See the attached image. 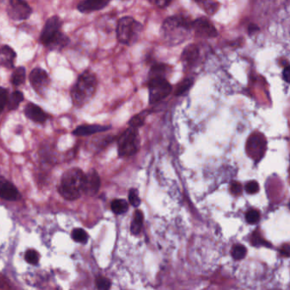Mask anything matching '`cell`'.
<instances>
[{"label":"cell","mask_w":290,"mask_h":290,"mask_svg":"<svg viewBox=\"0 0 290 290\" xmlns=\"http://www.w3.org/2000/svg\"><path fill=\"white\" fill-rule=\"evenodd\" d=\"M143 220H144V216L140 210H136L134 213V218L131 222V226H130V231H131L132 234L138 235L139 234L143 226Z\"/></svg>","instance_id":"44dd1931"},{"label":"cell","mask_w":290,"mask_h":290,"mask_svg":"<svg viewBox=\"0 0 290 290\" xmlns=\"http://www.w3.org/2000/svg\"><path fill=\"white\" fill-rule=\"evenodd\" d=\"M199 58V50L195 45H190L186 48L182 54V61L187 65H193Z\"/></svg>","instance_id":"d6986e66"},{"label":"cell","mask_w":290,"mask_h":290,"mask_svg":"<svg viewBox=\"0 0 290 290\" xmlns=\"http://www.w3.org/2000/svg\"><path fill=\"white\" fill-rule=\"evenodd\" d=\"M231 254L234 260H242L247 254V249L245 246L242 245V244H235L232 247Z\"/></svg>","instance_id":"d4e9b609"},{"label":"cell","mask_w":290,"mask_h":290,"mask_svg":"<svg viewBox=\"0 0 290 290\" xmlns=\"http://www.w3.org/2000/svg\"><path fill=\"white\" fill-rule=\"evenodd\" d=\"M19 191L17 187L6 177L0 176V198L9 201H15L20 199Z\"/></svg>","instance_id":"7c38bea8"},{"label":"cell","mask_w":290,"mask_h":290,"mask_svg":"<svg viewBox=\"0 0 290 290\" xmlns=\"http://www.w3.org/2000/svg\"><path fill=\"white\" fill-rule=\"evenodd\" d=\"M101 187V179L97 171L90 170L85 174L84 183V193L89 196H94Z\"/></svg>","instance_id":"30bf717a"},{"label":"cell","mask_w":290,"mask_h":290,"mask_svg":"<svg viewBox=\"0 0 290 290\" xmlns=\"http://www.w3.org/2000/svg\"><path fill=\"white\" fill-rule=\"evenodd\" d=\"M266 141L262 134L255 133L248 138L246 144V151L253 160H260L265 154Z\"/></svg>","instance_id":"52a82bcc"},{"label":"cell","mask_w":290,"mask_h":290,"mask_svg":"<svg viewBox=\"0 0 290 290\" xmlns=\"http://www.w3.org/2000/svg\"><path fill=\"white\" fill-rule=\"evenodd\" d=\"M139 145V133L137 128L130 127L118 138V155L122 157L131 156L138 151Z\"/></svg>","instance_id":"5b68a950"},{"label":"cell","mask_w":290,"mask_h":290,"mask_svg":"<svg viewBox=\"0 0 290 290\" xmlns=\"http://www.w3.org/2000/svg\"><path fill=\"white\" fill-rule=\"evenodd\" d=\"M282 77H283V79H284L286 83H289V78H290V69L289 67H286L283 70V72H282Z\"/></svg>","instance_id":"f35d334b"},{"label":"cell","mask_w":290,"mask_h":290,"mask_svg":"<svg viewBox=\"0 0 290 290\" xmlns=\"http://www.w3.org/2000/svg\"><path fill=\"white\" fill-rule=\"evenodd\" d=\"M242 191H243V188L239 182H233L231 184V192H232V194L240 195L242 193Z\"/></svg>","instance_id":"d590c367"},{"label":"cell","mask_w":290,"mask_h":290,"mask_svg":"<svg viewBox=\"0 0 290 290\" xmlns=\"http://www.w3.org/2000/svg\"><path fill=\"white\" fill-rule=\"evenodd\" d=\"M8 100V91L7 89L0 87V115L3 112L4 109L7 105Z\"/></svg>","instance_id":"1f68e13d"},{"label":"cell","mask_w":290,"mask_h":290,"mask_svg":"<svg viewBox=\"0 0 290 290\" xmlns=\"http://www.w3.org/2000/svg\"><path fill=\"white\" fill-rule=\"evenodd\" d=\"M251 243L254 246L259 247V246H265V247H271V243H268L262 237L260 236L259 232H255L251 236Z\"/></svg>","instance_id":"484cf974"},{"label":"cell","mask_w":290,"mask_h":290,"mask_svg":"<svg viewBox=\"0 0 290 290\" xmlns=\"http://www.w3.org/2000/svg\"><path fill=\"white\" fill-rule=\"evenodd\" d=\"M98 290H110L111 282L109 279L104 276H99L95 281Z\"/></svg>","instance_id":"f546056e"},{"label":"cell","mask_w":290,"mask_h":290,"mask_svg":"<svg viewBox=\"0 0 290 290\" xmlns=\"http://www.w3.org/2000/svg\"><path fill=\"white\" fill-rule=\"evenodd\" d=\"M204 9L208 14H213L217 10V5L213 1H204Z\"/></svg>","instance_id":"e575fe53"},{"label":"cell","mask_w":290,"mask_h":290,"mask_svg":"<svg viewBox=\"0 0 290 290\" xmlns=\"http://www.w3.org/2000/svg\"><path fill=\"white\" fill-rule=\"evenodd\" d=\"M141 30L142 26L137 21L131 17H123L117 24V39L123 45H133L140 36Z\"/></svg>","instance_id":"277c9868"},{"label":"cell","mask_w":290,"mask_h":290,"mask_svg":"<svg viewBox=\"0 0 290 290\" xmlns=\"http://www.w3.org/2000/svg\"><path fill=\"white\" fill-rule=\"evenodd\" d=\"M69 43V39L66 35L59 32L52 39L48 41L45 46L51 50H61L66 47Z\"/></svg>","instance_id":"e0dca14e"},{"label":"cell","mask_w":290,"mask_h":290,"mask_svg":"<svg viewBox=\"0 0 290 290\" xmlns=\"http://www.w3.org/2000/svg\"><path fill=\"white\" fill-rule=\"evenodd\" d=\"M144 120H145L144 117H142L140 115H137V116L132 117L131 120L128 122V124L130 125V127L138 128L144 124Z\"/></svg>","instance_id":"d6a6232c"},{"label":"cell","mask_w":290,"mask_h":290,"mask_svg":"<svg viewBox=\"0 0 290 290\" xmlns=\"http://www.w3.org/2000/svg\"><path fill=\"white\" fill-rule=\"evenodd\" d=\"M290 247L287 243L282 246V248L280 249V253L285 257L289 256Z\"/></svg>","instance_id":"8d00e7d4"},{"label":"cell","mask_w":290,"mask_h":290,"mask_svg":"<svg viewBox=\"0 0 290 290\" xmlns=\"http://www.w3.org/2000/svg\"><path fill=\"white\" fill-rule=\"evenodd\" d=\"M32 14V9L25 0H10L8 15L16 21L28 19Z\"/></svg>","instance_id":"9c48e42d"},{"label":"cell","mask_w":290,"mask_h":290,"mask_svg":"<svg viewBox=\"0 0 290 290\" xmlns=\"http://www.w3.org/2000/svg\"><path fill=\"white\" fill-rule=\"evenodd\" d=\"M192 28L199 36L204 38H215L217 36V30L209 20L200 18L193 23Z\"/></svg>","instance_id":"4fadbf2b"},{"label":"cell","mask_w":290,"mask_h":290,"mask_svg":"<svg viewBox=\"0 0 290 290\" xmlns=\"http://www.w3.org/2000/svg\"><path fill=\"white\" fill-rule=\"evenodd\" d=\"M24 113L28 119L31 120L36 123H44L48 120L47 114L43 111L42 109L37 105H34L33 103H29L26 105Z\"/></svg>","instance_id":"5bb4252c"},{"label":"cell","mask_w":290,"mask_h":290,"mask_svg":"<svg viewBox=\"0 0 290 290\" xmlns=\"http://www.w3.org/2000/svg\"><path fill=\"white\" fill-rule=\"evenodd\" d=\"M25 259L28 263H30L32 265H36L39 260V253L34 249H29L26 252Z\"/></svg>","instance_id":"f1b7e54d"},{"label":"cell","mask_w":290,"mask_h":290,"mask_svg":"<svg viewBox=\"0 0 290 290\" xmlns=\"http://www.w3.org/2000/svg\"><path fill=\"white\" fill-rule=\"evenodd\" d=\"M111 209L116 215H122L128 210V202L125 199H114L111 203Z\"/></svg>","instance_id":"7402d4cb"},{"label":"cell","mask_w":290,"mask_h":290,"mask_svg":"<svg viewBox=\"0 0 290 290\" xmlns=\"http://www.w3.org/2000/svg\"><path fill=\"white\" fill-rule=\"evenodd\" d=\"M85 174L79 168L70 169L62 175L59 184V193L67 200H75L84 193Z\"/></svg>","instance_id":"6da1fadb"},{"label":"cell","mask_w":290,"mask_h":290,"mask_svg":"<svg viewBox=\"0 0 290 290\" xmlns=\"http://www.w3.org/2000/svg\"><path fill=\"white\" fill-rule=\"evenodd\" d=\"M16 59V53L12 48L5 45L0 48V63L8 68L14 67V61Z\"/></svg>","instance_id":"ac0fdd59"},{"label":"cell","mask_w":290,"mask_h":290,"mask_svg":"<svg viewBox=\"0 0 290 290\" xmlns=\"http://www.w3.org/2000/svg\"><path fill=\"white\" fill-rule=\"evenodd\" d=\"M149 102L151 105L161 101L169 96L172 91L170 83L163 77H154L148 83Z\"/></svg>","instance_id":"8992f818"},{"label":"cell","mask_w":290,"mask_h":290,"mask_svg":"<svg viewBox=\"0 0 290 290\" xmlns=\"http://www.w3.org/2000/svg\"><path fill=\"white\" fill-rule=\"evenodd\" d=\"M24 100V96L22 92L15 91L11 94V96L8 97L7 100V107L9 111H14L17 110L19 106L20 103L23 102Z\"/></svg>","instance_id":"ffe728a7"},{"label":"cell","mask_w":290,"mask_h":290,"mask_svg":"<svg viewBox=\"0 0 290 290\" xmlns=\"http://www.w3.org/2000/svg\"><path fill=\"white\" fill-rule=\"evenodd\" d=\"M96 87L97 80L94 73L89 71L82 73L71 91L73 105L80 108L86 105L94 96Z\"/></svg>","instance_id":"7a4b0ae2"},{"label":"cell","mask_w":290,"mask_h":290,"mask_svg":"<svg viewBox=\"0 0 290 290\" xmlns=\"http://www.w3.org/2000/svg\"><path fill=\"white\" fill-rule=\"evenodd\" d=\"M72 238L73 240L80 243H86L89 239V236L84 229L82 228H75L72 232Z\"/></svg>","instance_id":"cb8c5ba5"},{"label":"cell","mask_w":290,"mask_h":290,"mask_svg":"<svg viewBox=\"0 0 290 290\" xmlns=\"http://www.w3.org/2000/svg\"><path fill=\"white\" fill-rule=\"evenodd\" d=\"M172 0H155V4L159 7H161V8H164V7H166V6H169L171 4Z\"/></svg>","instance_id":"74e56055"},{"label":"cell","mask_w":290,"mask_h":290,"mask_svg":"<svg viewBox=\"0 0 290 290\" xmlns=\"http://www.w3.org/2000/svg\"><path fill=\"white\" fill-rule=\"evenodd\" d=\"M111 0H84L78 6V11L83 13L100 11L105 8Z\"/></svg>","instance_id":"9a60e30c"},{"label":"cell","mask_w":290,"mask_h":290,"mask_svg":"<svg viewBox=\"0 0 290 290\" xmlns=\"http://www.w3.org/2000/svg\"><path fill=\"white\" fill-rule=\"evenodd\" d=\"M29 80L33 89L41 96L47 91L51 83L47 72L41 68H35L33 70L29 76Z\"/></svg>","instance_id":"ba28073f"},{"label":"cell","mask_w":290,"mask_h":290,"mask_svg":"<svg viewBox=\"0 0 290 290\" xmlns=\"http://www.w3.org/2000/svg\"><path fill=\"white\" fill-rule=\"evenodd\" d=\"M110 127H105L101 125H83L77 127L73 131V134L76 136H89L95 133H101L108 130Z\"/></svg>","instance_id":"2e32d148"},{"label":"cell","mask_w":290,"mask_h":290,"mask_svg":"<svg viewBox=\"0 0 290 290\" xmlns=\"http://www.w3.org/2000/svg\"><path fill=\"white\" fill-rule=\"evenodd\" d=\"M245 218L248 223H257L259 221V218H260V214H259V210H255V209L248 210V212L246 213Z\"/></svg>","instance_id":"83f0119b"},{"label":"cell","mask_w":290,"mask_h":290,"mask_svg":"<svg viewBox=\"0 0 290 290\" xmlns=\"http://www.w3.org/2000/svg\"><path fill=\"white\" fill-rule=\"evenodd\" d=\"M259 187L258 182L255 181H251L248 182L245 186V190L249 194H254L259 192Z\"/></svg>","instance_id":"836d02e7"},{"label":"cell","mask_w":290,"mask_h":290,"mask_svg":"<svg viewBox=\"0 0 290 290\" xmlns=\"http://www.w3.org/2000/svg\"><path fill=\"white\" fill-rule=\"evenodd\" d=\"M192 25L183 17H173L165 21L162 28L163 37L171 44H179L189 37Z\"/></svg>","instance_id":"3957f363"},{"label":"cell","mask_w":290,"mask_h":290,"mask_svg":"<svg viewBox=\"0 0 290 290\" xmlns=\"http://www.w3.org/2000/svg\"><path fill=\"white\" fill-rule=\"evenodd\" d=\"M26 70L24 67H20L15 70L12 76V83L16 87L21 86L25 83Z\"/></svg>","instance_id":"603a6c76"},{"label":"cell","mask_w":290,"mask_h":290,"mask_svg":"<svg viewBox=\"0 0 290 290\" xmlns=\"http://www.w3.org/2000/svg\"><path fill=\"white\" fill-rule=\"evenodd\" d=\"M195 2H198V3H202V2H204L205 0H194Z\"/></svg>","instance_id":"60d3db41"},{"label":"cell","mask_w":290,"mask_h":290,"mask_svg":"<svg viewBox=\"0 0 290 290\" xmlns=\"http://www.w3.org/2000/svg\"><path fill=\"white\" fill-rule=\"evenodd\" d=\"M61 26L62 22L58 17H52L48 20L40 36V42L43 45H46L50 39H52L56 34H58Z\"/></svg>","instance_id":"8fae6325"},{"label":"cell","mask_w":290,"mask_h":290,"mask_svg":"<svg viewBox=\"0 0 290 290\" xmlns=\"http://www.w3.org/2000/svg\"><path fill=\"white\" fill-rule=\"evenodd\" d=\"M128 200L129 203L133 205L134 207H138L139 204H140V199H139V194H138V191L134 188H132L129 190L128 193Z\"/></svg>","instance_id":"4dcf8cb0"},{"label":"cell","mask_w":290,"mask_h":290,"mask_svg":"<svg viewBox=\"0 0 290 290\" xmlns=\"http://www.w3.org/2000/svg\"><path fill=\"white\" fill-rule=\"evenodd\" d=\"M192 85H193V81L191 80V79H186V80L182 81V83L179 84L177 89H176V96H180L182 94H184L186 92L189 90Z\"/></svg>","instance_id":"4316f807"},{"label":"cell","mask_w":290,"mask_h":290,"mask_svg":"<svg viewBox=\"0 0 290 290\" xmlns=\"http://www.w3.org/2000/svg\"><path fill=\"white\" fill-rule=\"evenodd\" d=\"M258 30H259V28L256 25H250L248 27V34L252 35V34H255Z\"/></svg>","instance_id":"ab89813d"}]
</instances>
